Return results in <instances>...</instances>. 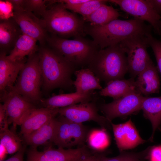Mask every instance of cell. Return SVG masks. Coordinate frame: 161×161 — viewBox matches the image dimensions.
Segmentation results:
<instances>
[{"label":"cell","instance_id":"obj_1","mask_svg":"<svg viewBox=\"0 0 161 161\" xmlns=\"http://www.w3.org/2000/svg\"><path fill=\"white\" fill-rule=\"evenodd\" d=\"M152 27L136 18L115 19L101 25H92L86 23V35L90 36L100 49L119 44L130 37L147 35L151 34Z\"/></svg>","mask_w":161,"mask_h":161},{"label":"cell","instance_id":"obj_2","mask_svg":"<svg viewBox=\"0 0 161 161\" xmlns=\"http://www.w3.org/2000/svg\"><path fill=\"white\" fill-rule=\"evenodd\" d=\"M38 53L44 89L68 88L73 85L71 78L77 68L58 52L49 47L41 46Z\"/></svg>","mask_w":161,"mask_h":161},{"label":"cell","instance_id":"obj_3","mask_svg":"<svg viewBox=\"0 0 161 161\" xmlns=\"http://www.w3.org/2000/svg\"><path fill=\"white\" fill-rule=\"evenodd\" d=\"M41 18L48 32L65 39L84 37L86 22L77 13L70 12L63 3L50 0Z\"/></svg>","mask_w":161,"mask_h":161},{"label":"cell","instance_id":"obj_4","mask_svg":"<svg viewBox=\"0 0 161 161\" xmlns=\"http://www.w3.org/2000/svg\"><path fill=\"white\" fill-rule=\"evenodd\" d=\"M87 66L100 81L106 84L113 80L124 79L128 72L126 54L119 44L99 49Z\"/></svg>","mask_w":161,"mask_h":161},{"label":"cell","instance_id":"obj_5","mask_svg":"<svg viewBox=\"0 0 161 161\" xmlns=\"http://www.w3.org/2000/svg\"><path fill=\"white\" fill-rule=\"evenodd\" d=\"M47 42L49 47L60 53L77 68L87 66L100 49L92 40L84 37L69 39L50 34Z\"/></svg>","mask_w":161,"mask_h":161},{"label":"cell","instance_id":"obj_6","mask_svg":"<svg viewBox=\"0 0 161 161\" xmlns=\"http://www.w3.org/2000/svg\"><path fill=\"white\" fill-rule=\"evenodd\" d=\"M42 78L38 52L28 56L20 71L14 88L27 100L33 103L41 99Z\"/></svg>","mask_w":161,"mask_h":161},{"label":"cell","instance_id":"obj_7","mask_svg":"<svg viewBox=\"0 0 161 161\" xmlns=\"http://www.w3.org/2000/svg\"><path fill=\"white\" fill-rule=\"evenodd\" d=\"M147 35L133 36L119 44L126 55L128 72L131 78L134 79L153 63L147 51V48L149 47L147 40Z\"/></svg>","mask_w":161,"mask_h":161},{"label":"cell","instance_id":"obj_8","mask_svg":"<svg viewBox=\"0 0 161 161\" xmlns=\"http://www.w3.org/2000/svg\"><path fill=\"white\" fill-rule=\"evenodd\" d=\"M57 120L52 143L58 148H70L83 145L87 140L89 132L82 123L74 122L60 116Z\"/></svg>","mask_w":161,"mask_h":161},{"label":"cell","instance_id":"obj_9","mask_svg":"<svg viewBox=\"0 0 161 161\" xmlns=\"http://www.w3.org/2000/svg\"><path fill=\"white\" fill-rule=\"evenodd\" d=\"M98 97L90 102L59 108L58 114L60 116L76 123H82L93 121L98 124L102 129H110L112 128L111 121L98 113L99 109L97 104L99 98Z\"/></svg>","mask_w":161,"mask_h":161},{"label":"cell","instance_id":"obj_10","mask_svg":"<svg viewBox=\"0 0 161 161\" xmlns=\"http://www.w3.org/2000/svg\"><path fill=\"white\" fill-rule=\"evenodd\" d=\"M144 97L138 92L128 94L111 102H103L98 105V109L110 121L117 117L126 118L141 110Z\"/></svg>","mask_w":161,"mask_h":161},{"label":"cell","instance_id":"obj_11","mask_svg":"<svg viewBox=\"0 0 161 161\" xmlns=\"http://www.w3.org/2000/svg\"><path fill=\"white\" fill-rule=\"evenodd\" d=\"M1 92L0 99L8 116L9 124H12V129L15 131L17 126H20L25 114L34 107L15 90L13 86Z\"/></svg>","mask_w":161,"mask_h":161},{"label":"cell","instance_id":"obj_12","mask_svg":"<svg viewBox=\"0 0 161 161\" xmlns=\"http://www.w3.org/2000/svg\"><path fill=\"white\" fill-rule=\"evenodd\" d=\"M91 152L85 145L66 149L49 146L43 151L31 148L27 152V161H74Z\"/></svg>","mask_w":161,"mask_h":161},{"label":"cell","instance_id":"obj_13","mask_svg":"<svg viewBox=\"0 0 161 161\" xmlns=\"http://www.w3.org/2000/svg\"><path fill=\"white\" fill-rule=\"evenodd\" d=\"M121 10L136 18L149 23L157 33L161 16L154 10L146 0H109Z\"/></svg>","mask_w":161,"mask_h":161},{"label":"cell","instance_id":"obj_14","mask_svg":"<svg viewBox=\"0 0 161 161\" xmlns=\"http://www.w3.org/2000/svg\"><path fill=\"white\" fill-rule=\"evenodd\" d=\"M13 18L19 26L22 33L35 39L41 46L47 43L48 34L42 19L33 13L25 10L14 12Z\"/></svg>","mask_w":161,"mask_h":161},{"label":"cell","instance_id":"obj_15","mask_svg":"<svg viewBox=\"0 0 161 161\" xmlns=\"http://www.w3.org/2000/svg\"><path fill=\"white\" fill-rule=\"evenodd\" d=\"M114 139L120 152L131 149L146 142L140 136L130 118L127 122L115 124L111 123Z\"/></svg>","mask_w":161,"mask_h":161},{"label":"cell","instance_id":"obj_16","mask_svg":"<svg viewBox=\"0 0 161 161\" xmlns=\"http://www.w3.org/2000/svg\"><path fill=\"white\" fill-rule=\"evenodd\" d=\"M59 108H32L23 117L20 125L22 136L38 129L58 114Z\"/></svg>","mask_w":161,"mask_h":161},{"label":"cell","instance_id":"obj_17","mask_svg":"<svg viewBox=\"0 0 161 161\" xmlns=\"http://www.w3.org/2000/svg\"><path fill=\"white\" fill-rule=\"evenodd\" d=\"M26 61H14L9 59L7 54L0 53V89L1 92L13 87Z\"/></svg>","mask_w":161,"mask_h":161},{"label":"cell","instance_id":"obj_18","mask_svg":"<svg viewBox=\"0 0 161 161\" xmlns=\"http://www.w3.org/2000/svg\"><path fill=\"white\" fill-rule=\"evenodd\" d=\"M97 95L93 90L85 93L75 92L63 94L53 96L47 99H41L40 101L45 107L60 108L80 103L93 100Z\"/></svg>","mask_w":161,"mask_h":161},{"label":"cell","instance_id":"obj_19","mask_svg":"<svg viewBox=\"0 0 161 161\" xmlns=\"http://www.w3.org/2000/svg\"><path fill=\"white\" fill-rule=\"evenodd\" d=\"M135 81L137 90L142 95L159 93L160 83L157 66L154 63L149 65L137 75Z\"/></svg>","mask_w":161,"mask_h":161},{"label":"cell","instance_id":"obj_20","mask_svg":"<svg viewBox=\"0 0 161 161\" xmlns=\"http://www.w3.org/2000/svg\"><path fill=\"white\" fill-rule=\"evenodd\" d=\"M22 34L19 26L13 18L0 20V52L7 54L9 51L10 52Z\"/></svg>","mask_w":161,"mask_h":161},{"label":"cell","instance_id":"obj_21","mask_svg":"<svg viewBox=\"0 0 161 161\" xmlns=\"http://www.w3.org/2000/svg\"><path fill=\"white\" fill-rule=\"evenodd\" d=\"M57 122V118H53L38 129L23 135V140L31 148H34L52 143Z\"/></svg>","mask_w":161,"mask_h":161},{"label":"cell","instance_id":"obj_22","mask_svg":"<svg viewBox=\"0 0 161 161\" xmlns=\"http://www.w3.org/2000/svg\"><path fill=\"white\" fill-rule=\"evenodd\" d=\"M133 92L139 93L137 89L135 80L130 78L110 81L106 84L105 87L99 91V94L101 96L110 97L115 100Z\"/></svg>","mask_w":161,"mask_h":161},{"label":"cell","instance_id":"obj_23","mask_svg":"<svg viewBox=\"0 0 161 161\" xmlns=\"http://www.w3.org/2000/svg\"><path fill=\"white\" fill-rule=\"evenodd\" d=\"M141 110L144 117L149 120L152 124V132L149 140L152 142L155 131L161 124V96L144 97Z\"/></svg>","mask_w":161,"mask_h":161},{"label":"cell","instance_id":"obj_24","mask_svg":"<svg viewBox=\"0 0 161 161\" xmlns=\"http://www.w3.org/2000/svg\"><path fill=\"white\" fill-rule=\"evenodd\" d=\"M74 74L76 79L73 81V85L76 92L85 93L94 89H102L100 80L88 68L76 70Z\"/></svg>","mask_w":161,"mask_h":161},{"label":"cell","instance_id":"obj_25","mask_svg":"<svg viewBox=\"0 0 161 161\" xmlns=\"http://www.w3.org/2000/svg\"><path fill=\"white\" fill-rule=\"evenodd\" d=\"M37 41L22 34L17 41L12 50L7 55L8 58L14 61H19L25 60L27 55H29L38 51L36 45Z\"/></svg>","mask_w":161,"mask_h":161},{"label":"cell","instance_id":"obj_26","mask_svg":"<svg viewBox=\"0 0 161 161\" xmlns=\"http://www.w3.org/2000/svg\"><path fill=\"white\" fill-rule=\"evenodd\" d=\"M121 16L120 13L112 6L104 4L91 15L83 18L86 22L92 25L106 24Z\"/></svg>","mask_w":161,"mask_h":161},{"label":"cell","instance_id":"obj_27","mask_svg":"<svg viewBox=\"0 0 161 161\" xmlns=\"http://www.w3.org/2000/svg\"><path fill=\"white\" fill-rule=\"evenodd\" d=\"M22 140L15 131L8 129L0 131V144L7 149L8 154L16 153L22 148Z\"/></svg>","mask_w":161,"mask_h":161},{"label":"cell","instance_id":"obj_28","mask_svg":"<svg viewBox=\"0 0 161 161\" xmlns=\"http://www.w3.org/2000/svg\"><path fill=\"white\" fill-rule=\"evenodd\" d=\"M106 130L95 129L89 132L87 140L90 146L95 150L102 151L109 145L110 139Z\"/></svg>","mask_w":161,"mask_h":161},{"label":"cell","instance_id":"obj_29","mask_svg":"<svg viewBox=\"0 0 161 161\" xmlns=\"http://www.w3.org/2000/svg\"><path fill=\"white\" fill-rule=\"evenodd\" d=\"M149 151V148L148 147L139 152L123 151L115 157L109 158L105 156L101 161H145L147 160Z\"/></svg>","mask_w":161,"mask_h":161},{"label":"cell","instance_id":"obj_30","mask_svg":"<svg viewBox=\"0 0 161 161\" xmlns=\"http://www.w3.org/2000/svg\"><path fill=\"white\" fill-rule=\"evenodd\" d=\"M108 0H88L75 8L73 12L81 15L83 18L93 13L102 5L106 4Z\"/></svg>","mask_w":161,"mask_h":161},{"label":"cell","instance_id":"obj_31","mask_svg":"<svg viewBox=\"0 0 161 161\" xmlns=\"http://www.w3.org/2000/svg\"><path fill=\"white\" fill-rule=\"evenodd\" d=\"M47 2L45 0H25L24 10L33 13L37 17H42L47 9Z\"/></svg>","mask_w":161,"mask_h":161},{"label":"cell","instance_id":"obj_32","mask_svg":"<svg viewBox=\"0 0 161 161\" xmlns=\"http://www.w3.org/2000/svg\"><path fill=\"white\" fill-rule=\"evenodd\" d=\"M147 40L149 47H150L155 55L158 71L161 75V41L153 37L151 34L147 36Z\"/></svg>","mask_w":161,"mask_h":161},{"label":"cell","instance_id":"obj_33","mask_svg":"<svg viewBox=\"0 0 161 161\" xmlns=\"http://www.w3.org/2000/svg\"><path fill=\"white\" fill-rule=\"evenodd\" d=\"M14 10L9 0H0V20L8 19L13 18Z\"/></svg>","mask_w":161,"mask_h":161},{"label":"cell","instance_id":"obj_34","mask_svg":"<svg viewBox=\"0 0 161 161\" xmlns=\"http://www.w3.org/2000/svg\"><path fill=\"white\" fill-rule=\"evenodd\" d=\"M106 154L102 151L92 152L74 161H101Z\"/></svg>","mask_w":161,"mask_h":161},{"label":"cell","instance_id":"obj_35","mask_svg":"<svg viewBox=\"0 0 161 161\" xmlns=\"http://www.w3.org/2000/svg\"><path fill=\"white\" fill-rule=\"evenodd\" d=\"M148 160L149 161H161V145L150 146Z\"/></svg>","mask_w":161,"mask_h":161},{"label":"cell","instance_id":"obj_36","mask_svg":"<svg viewBox=\"0 0 161 161\" xmlns=\"http://www.w3.org/2000/svg\"><path fill=\"white\" fill-rule=\"evenodd\" d=\"M8 117L3 104H0V131L9 129Z\"/></svg>","mask_w":161,"mask_h":161},{"label":"cell","instance_id":"obj_37","mask_svg":"<svg viewBox=\"0 0 161 161\" xmlns=\"http://www.w3.org/2000/svg\"><path fill=\"white\" fill-rule=\"evenodd\" d=\"M88 0H59L58 1L64 3L65 8L72 11L82 4Z\"/></svg>","mask_w":161,"mask_h":161},{"label":"cell","instance_id":"obj_38","mask_svg":"<svg viewBox=\"0 0 161 161\" xmlns=\"http://www.w3.org/2000/svg\"><path fill=\"white\" fill-rule=\"evenodd\" d=\"M154 10L160 15H161V0H146Z\"/></svg>","mask_w":161,"mask_h":161},{"label":"cell","instance_id":"obj_39","mask_svg":"<svg viewBox=\"0 0 161 161\" xmlns=\"http://www.w3.org/2000/svg\"><path fill=\"white\" fill-rule=\"evenodd\" d=\"M25 147L22 148L11 157L3 161H24V155Z\"/></svg>","mask_w":161,"mask_h":161},{"label":"cell","instance_id":"obj_40","mask_svg":"<svg viewBox=\"0 0 161 161\" xmlns=\"http://www.w3.org/2000/svg\"><path fill=\"white\" fill-rule=\"evenodd\" d=\"M12 4L14 12L24 10L25 0H9Z\"/></svg>","mask_w":161,"mask_h":161},{"label":"cell","instance_id":"obj_41","mask_svg":"<svg viewBox=\"0 0 161 161\" xmlns=\"http://www.w3.org/2000/svg\"><path fill=\"white\" fill-rule=\"evenodd\" d=\"M8 154L7 150L5 147L0 144V161L5 160Z\"/></svg>","mask_w":161,"mask_h":161},{"label":"cell","instance_id":"obj_42","mask_svg":"<svg viewBox=\"0 0 161 161\" xmlns=\"http://www.w3.org/2000/svg\"><path fill=\"white\" fill-rule=\"evenodd\" d=\"M157 34L161 35V19L160 20L158 25V30Z\"/></svg>","mask_w":161,"mask_h":161}]
</instances>
